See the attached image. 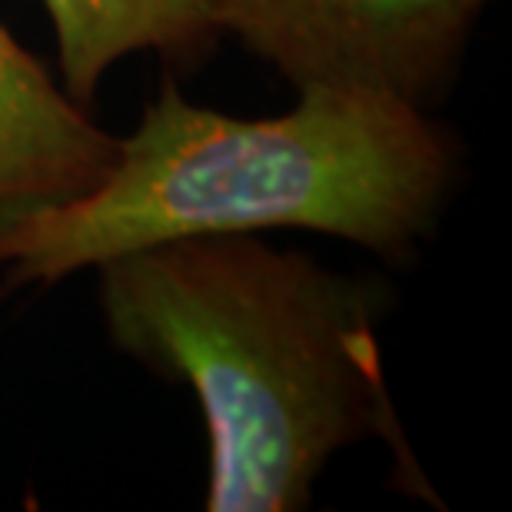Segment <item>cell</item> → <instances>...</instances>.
<instances>
[{
	"instance_id": "3957f363",
	"label": "cell",
	"mask_w": 512,
	"mask_h": 512,
	"mask_svg": "<svg viewBox=\"0 0 512 512\" xmlns=\"http://www.w3.org/2000/svg\"><path fill=\"white\" fill-rule=\"evenodd\" d=\"M213 34L237 37L300 90L423 107L453 74L479 0H197Z\"/></svg>"
},
{
	"instance_id": "6da1fadb",
	"label": "cell",
	"mask_w": 512,
	"mask_h": 512,
	"mask_svg": "<svg viewBox=\"0 0 512 512\" xmlns=\"http://www.w3.org/2000/svg\"><path fill=\"white\" fill-rule=\"evenodd\" d=\"M97 306L120 353L200 403L207 512H300L330 459L366 439L396 456L399 486L439 499L389 393L373 283L227 233L100 263Z\"/></svg>"
},
{
	"instance_id": "7a4b0ae2",
	"label": "cell",
	"mask_w": 512,
	"mask_h": 512,
	"mask_svg": "<svg viewBox=\"0 0 512 512\" xmlns=\"http://www.w3.org/2000/svg\"><path fill=\"white\" fill-rule=\"evenodd\" d=\"M456 153L423 107L300 90L290 114L230 117L163 80L94 190L0 233V283L57 286L187 237L306 230L406 260L436 230Z\"/></svg>"
},
{
	"instance_id": "5b68a950",
	"label": "cell",
	"mask_w": 512,
	"mask_h": 512,
	"mask_svg": "<svg viewBox=\"0 0 512 512\" xmlns=\"http://www.w3.org/2000/svg\"><path fill=\"white\" fill-rule=\"evenodd\" d=\"M54 24L64 90L80 107L94 104L110 67L160 50L187 54L213 37L197 0H40Z\"/></svg>"
},
{
	"instance_id": "277c9868",
	"label": "cell",
	"mask_w": 512,
	"mask_h": 512,
	"mask_svg": "<svg viewBox=\"0 0 512 512\" xmlns=\"http://www.w3.org/2000/svg\"><path fill=\"white\" fill-rule=\"evenodd\" d=\"M117 153L120 137L94 124L0 24V233L94 190Z\"/></svg>"
},
{
	"instance_id": "8992f818",
	"label": "cell",
	"mask_w": 512,
	"mask_h": 512,
	"mask_svg": "<svg viewBox=\"0 0 512 512\" xmlns=\"http://www.w3.org/2000/svg\"><path fill=\"white\" fill-rule=\"evenodd\" d=\"M479 4H486V0H479Z\"/></svg>"
}]
</instances>
